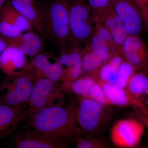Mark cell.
<instances>
[{"label":"cell","mask_w":148,"mask_h":148,"mask_svg":"<svg viewBox=\"0 0 148 148\" xmlns=\"http://www.w3.org/2000/svg\"><path fill=\"white\" fill-rule=\"evenodd\" d=\"M92 12L95 23H97L103 14L112 5V0H86Z\"/></svg>","instance_id":"484cf974"},{"label":"cell","mask_w":148,"mask_h":148,"mask_svg":"<svg viewBox=\"0 0 148 148\" xmlns=\"http://www.w3.org/2000/svg\"><path fill=\"white\" fill-rule=\"evenodd\" d=\"M87 97L102 105L110 106L103 92L101 84L98 82L96 81L90 87Z\"/></svg>","instance_id":"83f0119b"},{"label":"cell","mask_w":148,"mask_h":148,"mask_svg":"<svg viewBox=\"0 0 148 148\" xmlns=\"http://www.w3.org/2000/svg\"><path fill=\"white\" fill-rule=\"evenodd\" d=\"M136 69L131 64L123 60L117 72L113 84L125 88L128 81L135 73Z\"/></svg>","instance_id":"d4e9b609"},{"label":"cell","mask_w":148,"mask_h":148,"mask_svg":"<svg viewBox=\"0 0 148 148\" xmlns=\"http://www.w3.org/2000/svg\"><path fill=\"white\" fill-rule=\"evenodd\" d=\"M39 10L45 37L62 51L68 49L70 30L67 0H52Z\"/></svg>","instance_id":"7a4b0ae2"},{"label":"cell","mask_w":148,"mask_h":148,"mask_svg":"<svg viewBox=\"0 0 148 148\" xmlns=\"http://www.w3.org/2000/svg\"><path fill=\"white\" fill-rule=\"evenodd\" d=\"M124 60L121 55H114L111 57L97 72L96 77L98 78V81L113 84L118 70Z\"/></svg>","instance_id":"603a6c76"},{"label":"cell","mask_w":148,"mask_h":148,"mask_svg":"<svg viewBox=\"0 0 148 148\" xmlns=\"http://www.w3.org/2000/svg\"><path fill=\"white\" fill-rule=\"evenodd\" d=\"M33 27L24 16L6 3L0 11V34L4 37L14 38L24 32H32Z\"/></svg>","instance_id":"9c48e42d"},{"label":"cell","mask_w":148,"mask_h":148,"mask_svg":"<svg viewBox=\"0 0 148 148\" xmlns=\"http://www.w3.org/2000/svg\"><path fill=\"white\" fill-rule=\"evenodd\" d=\"M138 120L141 122L148 130V108L146 106L140 108L134 109Z\"/></svg>","instance_id":"f546056e"},{"label":"cell","mask_w":148,"mask_h":148,"mask_svg":"<svg viewBox=\"0 0 148 148\" xmlns=\"http://www.w3.org/2000/svg\"><path fill=\"white\" fill-rule=\"evenodd\" d=\"M24 54L18 49L8 45L0 54V69L7 75H13L24 71L29 70L27 60Z\"/></svg>","instance_id":"9a60e30c"},{"label":"cell","mask_w":148,"mask_h":148,"mask_svg":"<svg viewBox=\"0 0 148 148\" xmlns=\"http://www.w3.org/2000/svg\"><path fill=\"white\" fill-rule=\"evenodd\" d=\"M77 148H105L108 145L101 138H95L91 135H86L83 138H78L75 139Z\"/></svg>","instance_id":"4316f807"},{"label":"cell","mask_w":148,"mask_h":148,"mask_svg":"<svg viewBox=\"0 0 148 148\" xmlns=\"http://www.w3.org/2000/svg\"><path fill=\"white\" fill-rule=\"evenodd\" d=\"M86 44L84 49L93 53L121 55V47L115 42L108 30L99 22L95 23L94 32Z\"/></svg>","instance_id":"7c38bea8"},{"label":"cell","mask_w":148,"mask_h":148,"mask_svg":"<svg viewBox=\"0 0 148 148\" xmlns=\"http://www.w3.org/2000/svg\"><path fill=\"white\" fill-rule=\"evenodd\" d=\"M144 127L139 120L133 119L120 120L112 127L111 141L118 147H133L140 143L144 133Z\"/></svg>","instance_id":"52a82bcc"},{"label":"cell","mask_w":148,"mask_h":148,"mask_svg":"<svg viewBox=\"0 0 148 148\" xmlns=\"http://www.w3.org/2000/svg\"><path fill=\"white\" fill-rule=\"evenodd\" d=\"M6 0H0V11L6 3Z\"/></svg>","instance_id":"1f68e13d"},{"label":"cell","mask_w":148,"mask_h":148,"mask_svg":"<svg viewBox=\"0 0 148 148\" xmlns=\"http://www.w3.org/2000/svg\"><path fill=\"white\" fill-rule=\"evenodd\" d=\"M110 106L87 97L81 98L75 107L76 125L79 135L92 136L102 131L112 118Z\"/></svg>","instance_id":"3957f363"},{"label":"cell","mask_w":148,"mask_h":148,"mask_svg":"<svg viewBox=\"0 0 148 148\" xmlns=\"http://www.w3.org/2000/svg\"><path fill=\"white\" fill-rule=\"evenodd\" d=\"M26 116L23 108L0 104V139L12 133Z\"/></svg>","instance_id":"2e32d148"},{"label":"cell","mask_w":148,"mask_h":148,"mask_svg":"<svg viewBox=\"0 0 148 148\" xmlns=\"http://www.w3.org/2000/svg\"><path fill=\"white\" fill-rule=\"evenodd\" d=\"M113 56L110 54H97L84 48L82 59L83 72L94 77L101 66Z\"/></svg>","instance_id":"7402d4cb"},{"label":"cell","mask_w":148,"mask_h":148,"mask_svg":"<svg viewBox=\"0 0 148 148\" xmlns=\"http://www.w3.org/2000/svg\"><path fill=\"white\" fill-rule=\"evenodd\" d=\"M8 45L3 37L0 36V54L6 48Z\"/></svg>","instance_id":"4dcf8cb0"},{"label":"cell","mask_w":148,"mask_h":148,"mask_svg":"<svg viewBox=\"0 0 148 148\" xmlns=\"http://www.w3.org/2000/svg\"><path fill=\"white\" fill-rule=\"evenodd\" d=\"M96 82L95 78L88 75L85 77H79L69 82L71 83L72 91L75 94L82 97H86L90 87Z\"/></svg>","instance_id":"cb8c5ba5"},{"label":"cell","mask_w":148,"mask_h":148,"mask_svg":"<svg viewBox=\"0 0 148 148\" xmlns=\"http://www.w3.org/2000/svg\"><path fill=\"white\" fill-rule=\"evenodd\" d=\"M36 0H10V4L29 21L33 28L45 37L41 14L35 4Z\"/></svg>","instance_id":"ffe728a7"},{"label":"cell","mask_w":148,"mask_h":148,"mask_svg":"<svg viewBox=\"0 0 148 148\" xmlns=\"http://www.w3.org/2000/svg\"><path fill=\"white\" fill-rule=\"evenodd\" d=\"M67 1L70 30L69 47H81L86 44L94 32L95 23L92 12L86 0Z\"/></svg>","instance_id":"277c9868"},{"label":"cell","mask_w":148,"mask_h":148,"mask_svg":"<svg viewBox=\"0 0 148 148\" xmlns=\"http://www.w3.org/2000/svg\"><path fill=\"white\" fill-rule=\"evenodd\" d=\"M27 116L28 124L32 129L63 143L79 135L74 106H49Z\"/></svg>","instance_id":"6da1fadb"},{"label":"cell","mask_w":148,"mask_h":148,"mask_svg":"<svg viewBox=\"0 0 148 148\" xmlns=\"http://www.w3.org/2000/svg\"><path fill=\"white\" fill-rule=\"evenodd\" d=\"M83 49L80 47H71L62 51L58 58L60 64L67 67L65 71L66 81L70 82L81 77L83 72L82 59Z\"/></svg>","instance_id":"ac0fdd59"},{"label":"cell","mask_w":148,"mask_h":148,"mask_svg":"<svg viewBox=\"0 0 148 148\" xmlns=\"http://www.w3.org/2000/svg\"><path fill=\"white\" fill-rule=\"evenodd\" d=\"M121 55L136 70L148 72V49L138 35H127L122 45Z\"/></svg>","instance_id":"ba28073f"},{"label":"cell","mask_w":148,"mask_h":148,"mask_svg":"<svg viewBox=\"0 0 148 148\" xmlns=\"http://www.w3.org/2000/svg\"><path fill=\"white\" fill-rule=\"evenodd\" d=\"M98 22L108 30L115 42L121 47L128 34L124 22L117 14L112 6L103 14Z\"/></svg>","instance_id":"d6986e66"},{"label":"cell","mask_w":148,"mask_h":148,"mask_svg":"<svg viewBox=\"0 0 148 148\" xmlns=\"http://www.w3.org/2000/svg\"><path fill=\"white\" fill-rule=\"evenodd\" d=\"M138 6L148 37V0H134Z\"/></svg>","instance_id":"f1b7e54d"},{"label":"cell","mask_w":148,"mask_h":148,"mask_svg":"<svg viewBox=\"0 0 148 148\" xmlns=\"http://www.w3.org/2000/svg\"><path fill=\"white\" fill-rule=\"evenodd\" d=\"M56 82L44 77L35 81L28 101L29 108L26 110L27 116L46 107L57 105L54 102L61 93Z\"/></svg>","instance_id":"8992f818"},{"label":"cell","mask_w":148,"mask_h":148,"mask_svg":"<svg viewBox=\"0 0 148 148\" xmlns=\"http://www.w3.org/2000/svg\"><path fill=\"white\" fill-rule=\"evenodd\" d=\"M29 65V69H33L36 72V76L40 74L54 82L65 77V71L63 66L58 60L51 63L49 60L47 54L41 52L33 57Z\"/></svg>","instance_id":"5bb4252c"},{"label":"cell","mask_w":148,"mask_h":148,"mask_svg":"<svg viewBox=\"0 0 148 148\" xmlns=\"http://www.w3.org/2000/svg\"><path fill=\"white\" fill-rule=\"evenodd\" d=\"M125 89L133 98L148 108V72L135 73L128 81Z\"/></svg>","instance_id":"44dd1931"},{"label":"cell","mask_w":148,"mask_h":148,"mask_svg":"<svg viewBox=\"0 0 148 148\" xmlns=\"http://www.w3.org/2000/svg\"><path fill=\"white\" fill-rule=\"evenodd\" d=\"M12 147L16 148H61L66 143L42 134L34 130H24L14 135Z\"/></svg>","instance_id":"8fae6325"},{"label":"cell","mask_w":148,"mask_h":148,"mask_svg":"<svg viewBox=\"0 0 148 148\" xmlns=\"http://www.w3.org/2000/svg\"><path fill=\"white\" fill-rule=\"evenodd\" d=\"M8 45L18 49L25 56L34 57L43 52L44 43L42 38L32 32L22 33L18 36L5 38Z\"/></svg>","instance_id":"4fadbf2b"},{"label":"cell","mask_w":148,"mask_h":148,"mask_svg":"<svg viewBox=\"0 0 148 148\" xmlns=\"http://www.w3.org/2000/svg\"><path fill=\"white\" fill-rule=\"evenodd\" d=\"M36 77L33 69L7 75L0 84V104L19 108L28 104Z\"/></svg>","instance_id":"5b68a950"},{"label":"cell","mask_w":148,"mask_h":148,"mask_svg":"<svg viewBox=\"0 0 148 148\" xmlns=\"http://www.w3.org/2000/svg\"><path fill=\"white\" fill-rule=\"evenodd\" d=\"M100 83L103 92L110 106L121 107H131L138 109L145 106L143 103L135 99L125 88H122L110 83Z\"/></svg>","instance_id":"e0dca14e"},{"label":"cell","mask_w":148,"mask_h":148,"mask_svg":"<svg viewBox=\"0 0 148 148\" xmlns=\"http://www.w3.org/2000/svg\"><path fill=\"white\" fill-rule=\"evenodd\" d=\"M112 4L114 10L124 22L127 34L140 36L144 25L134 0H112Z\"/></svg>","instance_id":"30bf717a"}]
</instances>
